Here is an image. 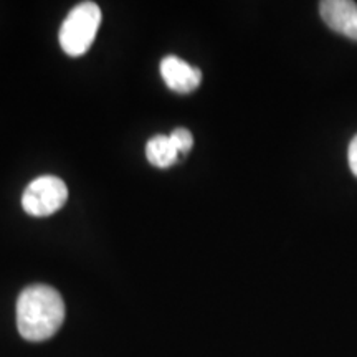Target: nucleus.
Wrapping results in <instances>:
<instances>
[{
	"instance_id": "obj_1",
	"label": "nucleus",
	"mask_w": 357,
	"mask_h": 357,
	"mask_svg": "<svg viewBox=\"0 0 357 357\" xmlns=\"http://www.w3.org/2000/svg\"><path fill=\"white\" fill-rule=\"evenodd\" d=\"M65 321L61 294L48 284H30L17 300V329L30 342L55 336Z\"/></svg>"
},
{
	"instance_id": "obj_2",
	"label": "nucleus",
	"mask_w": 357,
	"mask_h": 357,
	"mask_svg": "<svg viewBox=\"0 0 357 357\" xmlns=\"http://www.w3.org/2000/svg\"><path fill=\"white\" fill-rule=\"evenodd\" d=\"M101 25V8L95 2H83L71 8L60 29V45L70 56H82L95 42Z\"/></svg>"
},
{
	"instance_id": "obj_3",
	"label": "nucleus",
	"mask_w": 357,
	"mask_h": 357,
	"mask_svg": "<svg viewBox=\"0 0 357 357\" xmlns=\"http://www.w3.org/2000/svg\"><path fill=\"white\" fill-rule=\"evenodd\" d=\"M68 199V189L61 178L42 176L26 185L22 207L32 217H48L60 211Z\"/></svg>"
},
{
	"instance_id": "obj_4",
	"label": "nucleus",
	"mask_w": 357,
	"mask_h": 357,
	"mask_svg": "<svg viewBox=\"0 0 357 357\" xmlns=\"http://www.w3.org/2000/svg\"><path fill=\"white\" fill-rule=\"evenodd\" d=\"M321 19L336 33L357 42V3L351 0H324L319 3Z\"/></svg>"
},
{
	"instance_id": "obj_5",
	"label": "nucleus",
	"mask_w": 357,
	"mask_h": 357,
	"mask_svg": "<svg viewBox=\"0 0 357 357\" xmlns=\"http://www.w3.org/2000/svg\"><path fill=\"white\" fill-rule=\"evenodd\" d=\"M160 77L167 84V88L181 93V95L195 91L202 82L200 70L177 56H166L160 61Z\"/></svg>"
},
{
	"instance_id": "obj_6",
	"label": "nucleus",
	"mask_w": 357,
	"mask_h": 357,
	"mask_svg": "<svg viewBox=\"0 0 357 357\" xmlns=\"http://www.w3.org/2000/svg\"><path fill=\"white\" fill-rule=\"evenodd\" d=\"M178 151L174 146L169 136H159L151 137L146 144V158L151 164L159 169H167L171 167L172 164L177 162L178 159Z\"/></svg>"
},
{
	"instance_id": "obj_7",
	"label": "nucleus",
	"mask_w": 357,
	"mask_h": 357,
	"mask_svg": "<svg viewBox=\"0 0 357 357\" xmlns=\"http://www.w3.org/2000/svg\"><path fill=\"white\" fill-rule=\"evenodd\" d=\"M169 137H171V141L174 142V146H176L178 154H187L192 149V146H194V136H192V132L185 128L174 129Z\"/></svg>"
},
{
	"instance_id": "obj_8",
	"label": "nucleus",
	"mask_w": 357,
	"mask_h": 357,
	"mask_svg": "<svg viewBox=\"0 0 357 357\" xmlns=\"http://www.w3.org/2000/svg\"><path fill=\"white\" fill-rule=\"evenodd\" d=\"M347 160H349V167L354 176L357 177V136L351 141L349 151H347Z\"/></svg>"
}]
</instances>
